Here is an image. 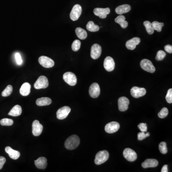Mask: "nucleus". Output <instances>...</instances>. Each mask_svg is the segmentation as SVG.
Wrapping results in <instances>:
<instances>
[{
	"instance_id": "nucleus-22",
	"label": "nucleus",
	"mask_w": 172,
	"mask_h": 172,
	"mask_svg": "<svg viewBox=\"0 0 172 172\" xmlns=\"http://www.w3.org/2000/svg\"><path fill=\"white\" fill-rule=\"evenodd\" d=\"M131 10V7L128 4H123L122 6H119L115 9V12L118 14H123L128 13Z\"/></svg>"
},
{
	"instance_id": "nucleus-30",
	"label": "nucleus",
	"mask_w": 172,
	"mask_h": 172,
	"mask_svg": "<svg viewBox=\"0 0 172 172\" xmlns=\"http://www.w3.org/2000/svg\"><path fill=\"white\" fill-rule=\"evenodd\" d=\"M143 25H144V26L146 28V31L149 34H152L154 33V30L153 29L152 24H151L150 22L148 21L144 22Z\"/></svg>"
},
{
	"instance_id": "nucleus-14",
	"label": "nucleus",
	"mask_w": 172,
	"mask_h": 172,
	"mask_svg": "<svg viewBox=\"0 0 172 172\" xmlns=\"http://www.w3.org/2000/svg\"><path fill=\"white\" fill-rule=\"evenodd\" d=\"M120 125L116 122H112L108 123L105 127L106 132L109 133H113L119 130Z\"/></svg>"
},
{
	"instance_id": "nucleus-7",
	"label": "nucleus",
	"mask_w": 172,
	"mask_h": 172,
	"mask_svg": "<svg viewBox=\"0 0 172 172\" xmlns=\"http://www.w3.org/2000/svg\"><path fill=\"white\" fill-rule=\"evenodd\" d=\"M38 61L41 66L45 68H52L55 62L52 59L45 56H41L38 59Z\"/></svg>"
},
{
	"instance_id": "nucleus-1",
	"label": "nucleus",
	"mask_w": 172,
	"mask_h": 172,
	"mask_svg": "<svg viewBox=\"0 0 172 172\" xmlns=\"http://www.w3.org/2000/svg\"><path fill=\"white\" fill-rule=\"evenodd\" d=\"M80 139L76 135H73L68 138L64 143L65 147L68 150H74L79 146Z\"/></svg>"
},
{
	"instance_id": "nucleus-42",
	"label": "nucleus",
	"mask_w": 172,
	"mask_h": 172,
	"mask_svg": "<svg viewBox=\"0 0 172 172\" xmlns=\"http://www.w3.org/2000/svg\"><path fill=\"white\" fill-rule=\"evenodd\" d=\"M165 50L168 52V53H170V54H172V46L170 45H166L165 46Z\"/></svg>"
},
{
	"instance_id": "nucleus-4",
	"label": "nucleus",
	"mask_w": 172,
	"mask_h": 172,
	"mask_svg": "<svg viewBox=\"0 0 172 172\" xmlns=\"http://www.w3.org/2000/svg\"><path fill=\"white\" fill-rule=\"evenodd\" d=\"M49 83L48 79L46 76H41L38 77L34 84V88L37 89L45 88L49 86Z\"/></svg>"
},
{
	"instance_id": "nucleus-11",
	"label": "nucleus",
	"mask_w": 172,
	"mask_h": 172,
	"mask_svg": "<svg viewBox=\"0 0 172 172\" xmlns=\"http://www.w3.org/2000/svg\"><path fill=\"white\" fill-rule=\"evenodd\" d=\"M146 93V89L143 88L133 87L131 90V96L135 98H139L144 96Z\"/></svg>"
},
{
	"instance_id": "nucleus-13",
	"label": "nucleus",
	"mask_w": 172,
	"mask_h": 172,
	"mask_svg": "<svg viewBox=\"0 0 172 172\" xmlns=\"http://www.w3.org/2000/svg\"><path fill=\"white\" fill-rule=\"evenodd\" d=\"M100 86L97 83H93L90 86L89 93L93 98H98L100 94Z\"/></svg>"
},
{
	"instance_id": "nucleus-28",
	"label": "nucleus",
	"mask_w": 172,
	"mask_h": 172,
	"mask_svg": "<svg viewBox=\"0 0 172 172\" xmlns=\"http://www.w3.org/2000/svg\"><path fill=\"white\" fill-rule=\"evenodd\" d=\"M86 28L89 31L92 32H95L98 31L100 30V27L99 26L95 25L93 22L92 21L88 22L86 26Z\"/></svg>"
},
{
	"instance_id": "nucleus-18",
	"label": "nucleus",
	"mask_w": 172,
	"mask_h": 172,
	"mask_svg": "<svg viewBox=\"0 0 172 172\" xmlns=\"http://www.w3.org/2000/svg\"><path fill=\"white\" fill-rule=\"evenodd\" d=\"M141 42V39L139 37H134L127 41L126 47L129 50H133L135 49L137 45H139Z\"/></svg>"
},
{
	"instance_id": "nucleus-6",
	"label": "nucleus",
	"mask_w": 172,
	"mask_h": 172,
	"mask_svg": "<svg viewBox=\"0 0 172 172\" xmlns=\"http://www.w3.org/2000/svg\"><path fill=\"white\" fill-rule=\"evenodd\" d=\"M82 13V7L79 4H76L72 8L70 14V18L73 21L79 19Z\"/></svg>"
},
{
	"instance_id": "nucleus-16",
	"label": "nucleus",
	"mask_w": 172,
	"mask_h": 172,
	"mask_svg": "<svg viewBox=\"0 0 172 172\" xmlns=\"http://www.w3.org/2000/svg\"><path fill=\"white\" fill-rule=\"evenodd\" d=\"M129 101L128 98L125 97H122L118 100V107L119 110L120 111H124L128 109L129 107Z\"/></svg>"
},
{
	"instance_id": "nucleus-37",
	"label": "nucleus",
	"mask_w": 172,
	"mask_h": 172,
	"mask_svg": "<svg viewBox=\"0 0 172 172\" xmlns=\"http://www.w3.org/2000/svg\"><path fill=\"white\" fill-rule=\"evenodd\" d=\"M150 133L149 132H147L145 133V132L141 131L138 134V140L139 141H142V140L145 139L146 137L150 136Z\"/></svg>"
},
{
	"instance_id": "nucleus-41",
	"label": "nucleus",
	"mask_w": 172,
	"mask_h": 172,
	"mask_svg": "<svg viewBox=\"0 0 172 172\" xmlns=\"http://www.w3.org/2000/svg\"><path fill=\"white\" fill-rule=\"evenodd\" d=\"M6 159L3 156H0V170L2 169L3 165L6 163Z\"/></svg>"
},
{
	"instance_id": "nucleus-31",
	"label": "nucleus",
	"mask_w": 172,
	"mask_h": 172,
	"mask_svg": "<svg viewBox=\"0 0 172 172\" xmlns=\"http://www.w3.org/2000/svg\"><path fill=\"white\" fill-rule=\"evenodd\" d=\"M13 92V87L11 85H8L6 89L2 93V95L3 97H7L10 96Z\"/></svg>"
},
{
	"instance_id": "nucleus-21",
	"label": "nucleus",
	"mask_w": 172,
	"mask_h": 172,
	"mask_svg": "<svg viewBox=\"0 0 172 172\" xmlns=\"http://www.w3.org/2000/svg\"><path fill=\"white\" fill-rule=\"evenodd\" d=\"M158 165V162L156 159H148L142 163V166L144 168L155 167Z\"/></svg>"
},
{
	"instance_id": "nucleus-25",
	"label": "nucleus",
	"mask_w": 172,
	"mask_h": 172,
	"mask_svg": "<svg viewBox=\"0 0 172 172\" xmlns=\"http://www.w3.org/2000/svg\"><path fill=\"white\" fill-rule=\"evenodd\" d=\"M115 22L116 23L119 24L122 28H126L128 26V22L125 21V17L123 15H120L117 16L115 19Z\"/></svg>"
},
{
	"instance_id": "nucleus-15",
	"label": "nucleus",
	"mask_w": 172,
	"mask_h": 172,
	"mask_svg": "<svg viewBox=\"0 0 172 172\" xmlns=\"http://www.w3.org/2000/svg\"><path fill=\"white\" fill-rule=\"evenodd\" d=\"M43 126L38 120L33 121L32 124L33 135L35 136L40 135L42 132Z\"/></svg>"
},
{
	"instance_id": "nucleus-12",
	"label": "nucleus",
	"mask_w": 172,
	"mask_h": 172,
	"mask_svg": "<svg viewBox=\"0 0 172 172\" xmlns=\"http://www.w3.org/2000/svg\"><path fill=\"white\" fill-rule=\"evenodd\" d=\"M110 9L109 8H96L93 11L94 14L96 16H99L100 18H106L108 14L110 13Z\"/></svg>"
},
{
	"instance_id": "nucleus-32",
	"label": "nucleus",
	"mask_w": 172,
	"mask_h": 172,
	"mask_svg": "<svg viewBox=\"0 0 172 172\" xmlns=\"http://www.w3.org/2000/svg\"><path fill=\"white\" fill-rule=\"evenodd\" d=\"M14 123L13 119L4 118L0 120V124L2 126H11Z\"/></svg>"
},
{
	"instance_id": "nucleus-5",
	"label": "nucleus",
	"mask_w": 172,
	"mask_h": 172,
	"mask_svg": "<svg viewBox=\"0 0 172 172\" xmlns=\"http://www.w3.org/2000/svg\"><path fill=\"white\" fill-rule=\"evenodd\" d=\"M63 80L67 84L71 86H74L76 84L77 79L74 73L68 72L63 75Z\"/></svg>"
},
{
	"instance_id": "nucleus-24",
	"label": "nucleus",
	"mask_w": 172,
	"mask_h": 172,
	"mask_svg": "<svg viewBox=\"0 0 172 172\" xmlns=\"http://www.w3.org/2000/svg\"><path fill=\"white\" fill-rule=\"evenodd\" d=\"M52 103V100L49 98L43 97L39 98L36 101V104L39 106H44L49 105Z\"/></svg>"
},
{
	"instance_id": "nucleus-27",
	"label": "nucleus",
	"mask_w": 172,
	"mask_h": 172,
	"mask_svg": "<svg viewBox=\"0 0 172 172\" xmlns=\"http://www.w3.org/2000/svg\"><path fill=\"white\" fill-rule=\"evenodd\" d=\"M75 31L76 36L80 39L84 40L87 37V33L84 29L80 27H77Z\"/></svg>"
},
{
	"instance_id": "nucleus-17",
	"label": "nucleus",
	"mask_w": 172,
	"mask_h": 172,
	"mask_svg": "<svg viewBox=\"0 0 172 172\" xmlns=\"http://www.w3.org/2000/svg\"><path fill=\"white\" fill-rule=\"evenodd\" d=\"M115 64L113 58L111 57H106L104 61V67L105 70L108 72H111L114 70Z\"/></svg>"
},
{
	"instance_id": "nucleus-23",
	"label": "nucleus",
	"mask_w": 172,
	"mask_h": 172,
	"mask_svg": "<svg viewBox=\"0 0 172 172\" xmlns=\"http://www.w3.org/2000/svg\"><path fill=\"white\" fill-rule=\"evenodd\" d=\"M31 91V85L27 82L24 83L20 89V93L22 96H26L29 95Z\"/></svg>"
},
{
	"instance_id": "nucleus-33",
	"label": "nucleus",
	"mask_w": 172,
	"mask_h": 172,
	"mask_svg": "<svg viewBox=\"0 0 172 172\" xmlns=\"http://www.w3.org/2000/svg\"><path fill=\"white\" fill-rule=\"evenodd\" d=\"M159 148L162 154H165L167 153V148L166 143V142H161L159 144Z\"/></svg>"
},
{
	"instance_id": "nucleus-2",
	"label": "nucleus",
	"mask_w": 172,
	"mask_h": 172,
	"mask_svg": "<svg viewBox=\"0 0 172 172\" xmlns=\"http://www.w3.org/2000/svg\"><path fill=\"white\" fill-rule=\"evenodd\" d=\"M109 154L107 150H104L100 151L96 154L95 163L96 165H100L106 162L109 159Z\"/></svg>"
},
{
	"instance_id": "nucleus-38",
	"label": "nucleus",
	"mask_w": 172,
	"mask_h": 172,
	"mask_svg": "<svg viewBox=\"0 0 172 172\" xmlns=\"http://www.w3.org/2000/svg\"><path fill=\"white\" fill-rule=\"evenodd\" d=\"M166 100L168 103H172V89L170 88L168 90L166 96Z\"/></svg>"
},
{
	"instance_id": "nucleus-35",
	"label": "nucleus",
	"mask_w": 172,
	"mask_h": 172,
	"mask_svg": "<svg viewBox=\"0 0 172 172\" xmlns=\"http://www.w3.org/2000/svg\"><path fill=\"white\" fill-rule=\"evenodd\" d=\"M168 114V110L166 108H163L158 114V117L160 118L163 119L167 117Z\"/></svg>"
},
{
	"instance_id": "nucleus-19",
	"label": "nucleus",
	"mask_w": 172,
	"mask_h": 172,
	"mask_svg": "<svg viewBox=\"0 0 172 172\" xmlns=\"http://www.w3.org/2000/svg\"><path fill=\"white\" fill-rule=\"evenodd\" d=\"M5 150L8 154L10 158L14 160H17L20 156V153L19 152L13 149L10 146H7L5 149Z\"/></svg>"
},
{
	"instance_id": "nucleus-40",
	"label": "nucleus",
	"mask_w": 172,
	"mask_h": 172,
	"mask_svg": "<svg viewBox=\"0 0 172 172\" xmlns=\"http://www.w3.org/2000/svg\"><path fill=\"white\" fill-rule=\"evenodd\" d=\"M15 60H16V63L17 64L20 65L23 62V60L22 59L21 56L19 53H17L15 55Z\"/></svg>"
},
{
	"instance_id": "nucleus-34",
	"label": "nucleus",
	"mask_w": 172,
	"mask_h": 172,
	"mask_svg": "<svg viewBox=\"0 0 172 172\" xmlns=\"http://www.w3.org/2000/svg\"><path fill=\"white\" fill-rule=\"evenodd\" d=\"M81 42L80 40H76L72 43V49L74 51H77L80 48Z\"/></svg>"
},
{
	"instance_id": "nucleus-9",
	"label": "nucleus",
	"mask_w": 172,
	"mask_h": 172,
	"mask_svg": "<svg viewBox=\"0 0 172 172\" xmlns=\"http://www.w3.org/2000/svg\"><path fill=\"white\" fill-rule=\"evenodd\" d=\"M102 52L101 47L99 44H95L92 46L90 56L92 59H97L100 57Z\"/></svg>"
},
{
	"instance_id": "nucleus-3",
	"label": "nucleus",
	"mask_w": 172,
	"mask_h": 172,
	"mask_svg": "<svg viewBox=\"0 0 172 172\" xmlns=\"http://www.w3.org/2000/svg\"><path fill=\"white\" fill-rule=\"evenodd\" d=\"M140 66L143 69L150 73H153L155 71V68L150 60L143 59L140 63Z\"/></svg>"
},
{
	"instance_id": "nucleus-26",
	"label": "nucleus",
	"mask_w": 172,
	"mask_h": 172,
	"mask_svg": "<svg viewBox=\"0 0 172 172\" xmlns=\"http://www.w3.org/2000/svg\"><path fill=\"white\" fill-rule=\"evenodd\" d=\"M22 112V110L21 107L19 105H16L12 108V110L9 112L8 114L14 117H17L21 114Z\"/></svg>"
},
{
	"instance_id": "nucleus-20",
	"label": "nucleus",
	"mask_w": 172,
	"mask_h": 172,
	"mask_svg": "<svg viewBox=\"0 0 172 172\" xmlns=\"http://www.w3.org/2000/svg\"><path fill=\"white\" fill-rule=\"evenodd\" d=\"M36 166L39 169H45L47 166V159L44 157H41L34 161Z\"/></svg>"
},
{
	"instance_id": "nucleus-36",
	"label": "nucleus",
	"mask_w": 172,
	"mask_h": 172,
	"mask_svg": "<svg viewBox=\"0 0 172 172\" xmlns=\"http://www.w3.org/2000/svg\"><path fill=\"white\" fill-rule=\"evenodd\" d=\"M166 53L165 52L162 50H159L157 52L155 59L157 61H161V60H163L166 57Z\"/></svg>"
},
{
	"instance_id": "nucleus-43",
	"label": "nucleus",
	"mask_w": 172,
	"mask_h": 172,
	"mask_svg": "<svg viewBox=\"0 0 172 172\" xmlns=\"http://www.w3.org/2000/svg\"><path fill=\"white\" fill-rule=\"evenodd\" d=\"M162 172H168L167 166L165 165L162 168Z\"/></svg>"
},
{
	"instance_id": "nucleus-10",
	"label": "nucleus",
	"mask_w": 172,
	"mask_h": 172,
	"mask_svg": "<svg viewBox=\"0 0 172 172\" xmlns=\"http://www.w3.org/2000/svg\"><path fill=\"white\" fill-rule=\"evenodd\" d=\"M71 111V109L68 106H64L58 109L57 112V117L59 119H63L66 118L69 113Z\"/></svg>"
},
{
	"instance_id": "nucleus-39",
	"label": "nucleus",
	"mask_w": 172,
	"mask_h": 172,
	"mask_svg": "<svg viewBox=\"0 0 172 172\" xmlns=\"http://www.w3.org/2000/svg\"><path fill=\"white\" fill-rule=\"evenodd\" d=\"M138 127L142 132H146L147 131V124L144 123H141L138 125Z\"/></svg>"
},
{
	"instance_id": "nucleus-8",
	"label": "nucleus",
	"mask_w": 172,
	"mask_h": 172,
	"mask_svg": "<svg viewBox=\"0 0 172 172\" xmlns=\"http://www.w3.org/2000/svg\"><path fill=\"white\" fill-rule=\"evenodd\" d=\"M123 154L124 158L129 162L135 161L137 157L135 152L133 150L129 148L125 149L123 150Z\"/></svg>"
},
{
	"instance_id": "nucleus-29",
	"label": "nucleus",
	"mask_w": 172,
	"mask_h": 172,
	"mask_svg": "<svg viewBox=\"0 0 172 172\" xmlns=\"http://www.w3.org/2000/svg\"><path fill=\"white\" fill-rule=\"evenodd\" d=\"M152 24V27L154 30H156L158 32H161L162 27L164 25V24L163 23H159L158 22L154 21L153 23H151Z\"/></svg>"
}]
</instances>
